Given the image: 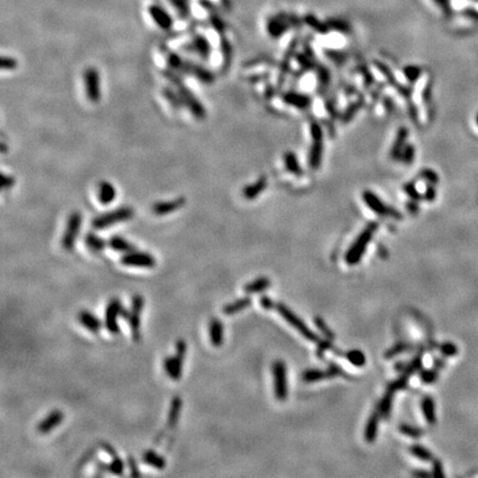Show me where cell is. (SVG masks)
<instances>
[{
  "label": "cell",
  "mask_w": 478,
  "mask_h": 478,
  "mask_svg": "<svg viewBox=\"0 0 478 478\" xmlns=\"http://www.w3.org/2000/svg\"><path fill=\"white\" fill-rule=\"evenodd\" d=\"M164 75L171 81L179 92L184 103V107H187L188 111L192 113V115L196 120H204L206 117L205 106L203 105V103L197 99V96L183 83V80L179 77V74L170 69V71L164 72Z\"/></svg>",
  "instance_id": "1"
},
{
  "label": "cell",
  "mask_w": 478,
  "mask_h": 478,
  "mask_svg": "<svg viewBox=\"0 0 478 478\" xmlns=\"http://www.w3.org/2000/svg\"><path fill=\"white\" fill-rule=\"evenodd\" d=\"M144 298L141 295H134L131 300V307L127 309L124 307L122 318L127 320L134 341L141 340V316L144 309Z\"/></svg>",
  "instance_id": "2"
},
{
  "label": "cell",
  "mask_w": 478,
  "mask_h": 478,
  "mask_svg": "<svg viewBox=\"0 0 478 478\" xmlns=\"http://www.w3.org/2000/svg\"><path fill=\"white\" fill-rule=\"evenodd\" d=\"M134 217V209L130 206H122L115 209H112L107 213L96 216L92 220V227L94 229H104L114 225L126 222Z\"/></svg>",
  "instance_id": "3"
},
{
  "label": "cell",
  "mask_w": 478,
  "mask_h": 478,
  "mask_svg": "<svg viewBox=\"0 0 478 478\" xmlns=\"http://www.w3.org/2000/svg\"><path fill=\"white\" fill-rule=\"evenodd\" d=\"M187 353V344L184 340H178L175 343V355L166 356L163 362V368L166 376L173 381H178L183 374V365Z\"/></svg>",
  "instance_id": "4"
},
{
  "label": "cell",
  "mask_w": 478,
  "mask_h": 478,
  "mask_svg": "<svg viewBox=\"0 0 478 478\" xmlns=\"http://www.w3.org/2000/svg\"><path fill=\"white\" fill-rule=\"evenodd\" d=\"M82 214L78 210L72 211V213L69 215L67 225L66 228H64V232L61 238V247L63 248V251L70 253L74 249L81 227H82Z\"/></svg>",
  "instance_id": "5"
},
{
  "label": "cell",
  "mask_w": 478,
  "mask_h": 478,
  "mask_svg": "<svg viewBox=\"0 0 478 478\" xmlns=\"http://www.w3.org/2000/svg\"><path fill=\"white\" fill-rule=\"evenodd\" d=\"M84 91L85 96L89 102L99 103L102 97V86H101V75L99 70L94 67L86 68L83 74Z\"/></svg>",
  "instance_id": "6"
},
{
  "label": "cell",
  "mask_w": 478,
  "mask_h": 478,
  "mask_svg": "<svg viewBox=\"0 0 478 478\" xmlns=\"http://www.w3.org/2000/svg\"><path fill=\"white\" fill-rule=\"evenodd\" d=\"M276 310L278 311L280 316L284 318L290 325H292V327L295 328L299 333L305 336L307 340L312 341V342L320 341L317 334L312 332V331L307 327V324L303 322L298 316H296V314L293 313L289 308L286 307L285 305H282V303H278V305H276Z\"/></svg>",
  "instance_id": "7"
},
{
  "label": "cell",
  "mask_w": 478,
  "mask_h": 478,
  "mask_svg": "<svg viewBox=\"0 0 478 478\" xmlns=\"http://www.w3.org/2000/svg\"><path fill=\"white\" fill-rule=\"evenodd\" d=\"M377 226L376 225H370L367 229L363 231L358 238L356 239V242L353 244L351 248L349 249V252L345 255V260L349 265H355L358 262H360L363 254H365L367 246L370 239L373 236V232L376 230Z\"/></svg>",
  "instance_id": "8"
},
{
  "label": "cell",
  "mask_w": 478,
  "mask_h": 478,
  "mask_svg": "<svg viewBox=\"0 0 478 478\" xmlns=\"http://www.w3.org/2000/svg\"><path fill=\"white\" fill-rule=\"evenodd\" d=\"M123 309L122 301L118 298H112L108 300L104 312V327L111 334H118L121 331L117 320L122 318Z\"/></svg>",
  "instance_id": "9"
},
{
  "label": "cell",
  "mask_w": 478,
  "mask_h": 478,
  "mask_svg": "<svg viewBox=\"0 0 478 478\" xmlns=\"http://www.w3.org/2000/svg\"><path fill=\"white\" fill-rule=\"evenodd\" d=\"M121 264L126 267L152 269L156 266V260L150 253L133 251L123 255L121 257Z\"/></svg>",
  "instance_id": "10"
},
{
  "label": "cell",
  "mask_w": 478,
  "mask_h": 478,
  "mask_svg": "<svg viewBox=\"0 0 478 478\" xmlns=\"http://www.w3.org/2000/svg\"><path fill=\"white\" fill-rule=\"evenodd\" d=\"M274 388L275 394L279 401H285L288 396V382H287V369L285 362L280 360L274 362L273 365Z\"/></svg>",
  "instance_id": "11"
},
{
  "label": "cell",
  "mask_w": 478,
  "mask_h": 478,
  "mask_svg": "<svg viewBox=\"0 0 478 478\" xmlns=\"http://www.w3.org/2000/svg\"><path fill=\"white\" fill-rule=\"evenodd\" d=\"M101 447L105 453H107L108 455L111 456V461H110V463H107V464H103V463L97 464L100 467V469L103 470V471H108V472H111V474L116 475V476L123 475L124 463H123V460L121 459V457H120V456L117 455L115 448H114L111 444H108L106 442H102Z\"/></svg>",
  "instance_id": "12"
},
{
  "label": "cell",
  "mask_w": 478,
  "mask_h": 478,
  "mask_svg": "<svg viewBox=\"0 0 478 478\" xmlns=\"http://www.w3.org/2000/svg\"><path fill=\"white\" fill-rule=\"evenodd\" d=\"M148 13L154 24L163 30H171L174 20L167 10L157 4H152L148 8Z\"/></svg>",
  "instance_id": "13"
},
{
  "label": "cell",
  "mask_w": 478,
  "mask_h": 478,
  "mask_svg": "<svg viewBox=\"0 0 478 478\" xmlns=\"http://www.w3.org/2000/svg\"><path fill=\"white\" fill-rule=\"evenodd\" d=\"M185 205L186 198L179 196L170 200H161V202L154 203V205L152 206V211L156 216H166L183 208Z\"/></svg>",
  "instance_id": "14"
},
{
  "label": "cell",
  "mask_w": 478,
  "mask_h": 478,
  "mask_svg": "<svg viewBox=\"0 0 478 478\" xmlns=\"http://www.w3.org/2000/svg\"><path fill=\"white\" fill-rule=\"evenodd\" d=\"M64 420V413L60 410H53L48 413L46 417L38 423L37 431L40 434H48L61 424Z\"/></svg>",
  "instance_id": "15"
},
{
  "label": "cell",
  "mask_w": 478,
  "mask_h": 478,
  "mask_svg": "<svg viewBox=\"0 0 478 478\" xmlns=\"http://www.w3.org/2000/svg\"><path fill=\"white\" fill-rule=\"evenodd\" d=\"M78 321L91 333H99L102 329V321L99 317H96L94 313H92L89 310H81L78 313Z\"/></svg>",
  "instance_id": "16"
},
{
  "label": "cell",
  "mask_w": 478,
  "mask_h": 478,
  "mask_svg": "<svg viewBox=\"0 0 478 478\" xmlns=\"http://www.w3.org/2000/svg\"><path fill=\"white\" fill-rule=\"evenodd\" d=\"M224 323L218 318L210 319L208 324V335L211 345L219 347L224 344Z\"/></svg>",
  "instance_id": "17"
},
{
  "label": "cell",
  "mask_w": 478,
  "mask_h": 478,
  "mask_svg": "<svg viewBox=\"0 0 478 478\" xmlns=\"http://www.w3.org/2000/svg\"><path fill=\"white\" fill-rule=\"evenodd\" d=\"M191 47L194 52L203 60H208L211 56V46L209 40L204 35H196L193 37Z\"/></svg>",
  "instance_id": "18"
},
{
  "label": "cell",
  "mask_w": 478,
  "mask_h": 478,
  "mask_svg": "<svg viewBox=\"0 0 478 478\" xmlns=\"http://www.w3.org/2000/svg\"><path fill=\"white\" fill-rule=\"evenodd\" d=\"M116 198V188L108 181H102L97 187V199L103 205H110Z\"/></svg>",
  "instance_id": "19"
},
{
  "label": "cell",
  "mask_w": 478,
  "mask_h": 478,
  "mask_svg": "<svg viewBox=\"0 0 478 478\" xmlns=\"http://www.w3.org/2000/svg\"><path fill=\"white\" fill-rule=\"evenodd\" d=\"M107 246L110 247L113 252L121 254H128L133 251H137V246L133 245L132 243H130L128 239L118 235L111 236L110 239L107 241Z\"/></svg>",
  "instance_id": "20"
},
{
  "label": "cell",
  "mask_w": 478,
  "mask_h": 478,
  "mask_svg": "<svg viewBox=\"0 0 478 478\" xmlns=\"http://www.w3.org/2000/svg\"><path fill=\"white\" fill-rule=\"evenodd\" d=\"M252 298L248 296L239 298L237 300L227 303V305L222 307V313L226 314V316H233V314L242 312L249 306H252Z\"/></svg>",
  "instance_id": "21"
},
{
  "label": "cell",
  "mask_w": 478,
  "mask_h": 478,
  "mask_svg": "<svg viewBox=\"0 0 478 478\" xmlns=\"http://www.w3.org/2000/svg\"><path fill=\"white\" fill-rule=\"evenodd\" d=\"M183 402L179 396H174L170 405V411H168L167 415V426L168 428H175L177 423L179 421V416H181Z\"/></svg>",
  "instance_id": "22"
},
{
  "label": "cell",
  "mask_w": 478,
  "mask_h": 478,
  "mask_svg": "<svg viewBox=\"0 0 478 478\" xmlns=\"http://www.w3.org/2000/svg\"><path fill=\"white\" fill-rule=\"evenodd\" d=\"M84 244L92 253H102L107 246V243L102 237L97 236L94 232H88L84 237Z\"/></svg>",
  "instance_id": "23"
},
{
  "label": "cell",
  "mask_w": 478,
  "mask_h": 478,
  "mask_svg": "<svg viewBox=\"0 0 478 478\" xmlns=\"http://www.w3.org/2000/svg\"><path fill=\"white\" fill-rule=\"evenodd\" d=\"M142 461L144 464L149 465L151 467H154L156 469H164L166 467V460L162 455L155 453L154 450L148 449L145 450L142 455Z\"/></svg>",
  "instance_id": "24"
},
{
  "label": "cell",
  "mask_w": 478,
  "mask_h": 478,
  "mask_svg": "<svg viewBox=\"0 0 478 478\" xmlns=\"http://www.w3.org/2000/svg\"><path fill=\"white\" fill-rule=\"evenodd\" d=\"M192 77L196 78L199 82L205 84H211L215 81V74L209 69L202 66V64L194 63L192 70Z\"/></svg>",
  "instance_id": "25"
},
{
  "label": "cell",
  "mask_w": 478,
  "mask_h": 478,
  "mask_svg": "<svg viewBox=\"0 0 478 478\" xmlns=\"http://www.w3.org/2000/svg\"><path fill=\"white\" fill-rule=\"evenodd\" d=\"M422 412L424 418L428 424H435L436 423V409H435V401H434L431 396H425L422 401Z\"/></svg>",
  "instance_id": "26"
},
{
  "label": "cell",
  "mask_w": 478,
  "mask_h": 478,
  "mask_svg": "<svg viewBox=\"0 0 478 478\" xmlns=\"http://www.w3.org/2000/svg\"><path fill=\"white\" fill-rule=\"evenodd\" d=\"M270 284L271 282L267 277H259V278L248 282V284L244 286V291H245L246 293H249V295H253V293H257V292H263L268 289V288L270 287Z\"/></svg>",
  "instance_id": "27"
},
{
  "label": "cell",
  "mask_w": 478,
  "mask_h": 478,
  "mask_svg": "<svg viewBox=\"0 0 478 478\" xmlns=\"http://www.w3.org/2000/svg\"><path fill=\"white\" fill-rule=\"evenodd\" d=\"M380 414L378 412H374L371 416L369 417L367 426H366V432H365V436L368 442H374V439L377 438L378 435V427H379V421H380Z\"/></svg>",
  "instance_id": "28"
},
{
  "label": "cell",
  "mask_w": 478,
  "mask_h": 478,
  "mask_svg": "<svg viewBox=\"0 0 478 478\" xmlns=\"http://www.w3.org/2000/svg\"><path fill=\"white\" fill-rule=\"evenodd\" d=\"M163 94H164L165 99L172 105L174 110L179 111L182 107H184L183 100L177 89L174 90L173 88H171V86H165L164 90H163Z\"/></svg>",
  "instance_id": "29"
},
{
  "label": "cell",
  "mask_w": 478,
  "mask_h": 478,
  "mask_svg": "<svg viewBox=\"0 0 478 478\" xmlns=\"http://www.w3.org/2000/svg\"><path fill=\"white\" fill-rule=\"evenodd\" d=\"M393 395H394L393 391L388 390V392L384 394V396L381 399V401H380L377 412L379 413L380 416H381V417H387L390 414L391 409H392Z\"/></svg>",
  "instance_id": "30"
},
{
  "label": "cell",
  "mask_w": 478,
  "mask_h": 478,
  "mask_svg": "<svg viewBox=\"0 0 478 478\" xmlns=\"http://www.w3.org/2000/svg\"><path fill=\"white\" fill-rule=\"evenodd\" d=\"M410 452L416 458L421 459L422 461H432L434 459L433 454L430 452V449L422 446V445H413L410 448Z\"/></svg>",
  "instance_id": "31"
},
{
  "label": "cell",
  "mask_w": 478,
  "mask_h": 478,
  "mask_svg": "<svg viewBox=\"0 0 478 478\" xmlns=\"http://www.w3.org/2000/svg\"><path fill=\"white\" fill-rule=\"evenodd\" d=\"M329 378L328 371H321V370H317V369H312V370H307L303 372L302 374V379L303 381L307 383H311V382H317L320 381V380Z\"/></svg>",
  "instance_id": "32"
},
{
  "label": "cell",
  "mask_w": 478,
  "mask_h": 478,
  "mask_svg": "<svg viewBox=\"0 0 478 478\" xmlns=\"http://www.w3.org/2000/svg\"><path fill=\"white\" fill-rule=\"evenodd\" d=\"M345 357L354 367H363L366 365V355L360 350H350L345 353Z\"/></svg>",
  "instance_id": "33"
},
{
  "label": "cell",
  "mask_w": 478,
  "mask_h": 478,
  "mask_svg": "<svg viewBox=\"0 0 478 478\" xmlns=\"http://www.w3.org/2000/svg\"><path fill=\"white\" fill-rule=\"evenodd\" d=\"M400 431L403 435L412 437V438H420L423 435L422 428L417 426H413L410 424H402L400 426Z\"/></svg>",
  "instance_id": "34"
},
{
  "label": "cell",
  "mask_w": 478,
  "mask_h": 478,
  "mask_svg": "<svg viewBox=\"0 0 478 478\" xmlns=\"http://www.w3.org/2000/svg\"><path fill=\"white\" fill-rule=\"evenodd\" d=\"M410 378H411L410 374L403 373L400 378L396 379L395 381H393L392 383H391V384L389 385V390H391V391H393V392H395V391H398V390L404 389V388L406 387V385H407V383H409Z\"/></svg>",
  "instance_id": "35"
},
{
  "label": "cell",
  "mask_w": 478,
  "mask_h": 478,
  "mask_svg": "<svg viewBox=\"0 0 478 478\" xmlns=\"http://www.w3.org/2000/svg\"><path fill=\"white\" fill-rule=\"evenodd\" d=\"M441 352L444 356H448V357L456 356L458 353V347L456 346V344L453 343V342L446 341L441 345Z\"/></svg>",
  "instance_id": "36"
},
{
  "label": "cell",
  "mask_w": 478,
  "mask_h": 478,
  "mask_svg": "<svg viewBox=\"0 0 478 478\" xmlns=\"http://www.w3.org/2000/svg\"><path fill=\"white\" fill-rule=\"evenodd\" d=\"M437 378H438V373L436 369H434V370H424L420 374L421 381L424 384H432L434 382H436Z\"/></svg>",
  "instance_id": "37"
},
{
  "label": "cell",
  "mask_w": 478,
  "mask_h": 478,
  "mask_svg": "<svg viewBox=\"0 0 478 478\" xmlns=\"http://www.w3.org/2000/svg\"><path fill=\"white\" fill-rule=\"evenodd\" d=\"M314 323H316L317 328L319 329L320 332H321L328 340H333L334 339L333 332L329 329V327H327V324H325V322L323 321L322 318L317 317L316 319H314Z\"/></svg>",
  "instance_id": "38"
},
{
  "label": "cell",
  "mask_w": 478,
  "mask_h": 478,
  "mask_svg": "<svg viewBox=\"0 0 478 478\" xmlns=\"http://www.w3.org/2000/svg\"><path fill=\"white\" fill-rule=\"evenodd\" d=\"M422 368V357L421 356H416L413 358V360L409 363V365H407L404 369V373H407V374H410V376H412V374H414L415 372H417L418 370H420V369Z\"/></svg>",
  "instance_id": "39"
},
{
  "label": "cell",
  "mask_w": 478,
  "mask_h": 478,
  "mask_svg": "<svg viewBox=\"0 0 478 478\" xmlns=\"http://www.w3.org/2000/svg\"><path fill=\"white\" fill-rule=\"evenodd\" d=\"M263 181H260L256 184H254V185L252 186H249L247 187L245 191H244V195H245V197L248 198V199H252L254 197H256L257 196V194L262 191V188H263Z\"/></svg>",
  "instance_id": "40"
},
{
  "label": "cell",
  "mask_w": 478,
  "mask_h": 478,
  "mask_svg": "<svg viewBox=\"0 0 478 478\" xmlns=\"http://www.w3.org/2000/svg\"><path fill=\"white\" fill-rule=\"evenodd\" d=\"M18 61L14 57L4 56L2 58V69L8 70V71H13V70L17 69Z\"/></svg>",
  "instance_id": "41"
},
{
  "label": "cell",
  "mask_w": 478,
  "mask_h": 478,
  "mask_svg": "<svg viewBox=\"0 0 478 478\" xmlns=\"http://www.w3.org/2000/svg\"><path fill=\"white\" fill-rule=\"evenodd\" d=\"M407 344L406 343H403V342H401V343H398V344H395L394 346L391 347L390 350L387 351V353H385V357L387 358H391V357H394L396 356L398 354H400V353L402 352H404L405 350H407Z\"/></svg>",
  "instance_id": "42"
},
{
  "label": "cell",
  "mask_w": 478,
  "mask_h": 478,
  "mask_svg": "<svg viewBox=\"0 0 478 478\" xmlns=\"http://www.w3.org/2000/svg\"><path fill=\"white\" fill-rule=\"evenodd\" d=\"M171 4L175 7L182 16H187L189 13V7L187 5V0H170Z\"/></svg>",
  "instance_id": "43"
},
{
  "label": "cell",
  "mask_w": 478,
  "mask_h": 478,
  "mask_svg": "<svg viewBox=\"0 0 478 478\" xmlns=\"http://www.w3.org/2000/svg\"><path fill=\"white\" fill-rule=\"evenodd\" d=\"M16 183V179L13 175H8V174H3L2 177V189L3 191H8V189L13 188Z\"/></svg>",
  "instance_id": "44"
},
{
  "label": "cell",
  "mask_w": 478,
  "mask_h": 478,
  "mask_svg": "<svg viewBox=\"0 0 478 478\" xmlns=\"http://www.w3.org/2000/svg\"><path fill=\"white\" fill-rule=\"evenodd\" d=\"M432 476H434L435 478H442L445 476L444 470H443V464L441 463V460L435 459L433 461Z\"/></svg>",
  "instance_id": "45"
},
{
  "label": "cell",
  "mask_w": 478,
  "mask_h": 478,
  "mask_svg": "<svg viewBox=\"0 0 478 478\" xmlns=\"http://www.w3.org/2000/svg\"><path fill=\"white\" fill-rule=\"evenodd\" d=\"M128 465L130 468V475L133 477H139L141 476V472L139 471L137 461H135V458L132 457V456H129L128 457Z\"/></svg>",
  "instance_id": "46"
},
{
  "label": "cell",
  "mask_w": 478,
  "mask_h": 478,
  "mask_svg": "<svg viewBox=\"0 0 478 478\" xmlns=\"http://www.w3.org/2000/svg\"><path fill=\"white\" fill-rule=\"evenodd\" d=\"M260 305H262V307L266 309V310H271V309L276 308L275 302L271 300L268 296H263L260 298Z\"/></svg>",
  "instance_id": "47"
},
{
  "label": "cell",
  "mask_w": 478,
  "mask_h": 478,
  "mask_svg": "<svg viewBox=\"0 0 478 478\" xmlns=\"http://www.w3.org/2000/svg\"><path fill=\"white\" fill-rule=\"evenodd\" d=\"M412 475L415 476V477H418V478H428V477L432 476V472H428L424 469H416V470L412 472Z\"/></svg>",
  "instance_id": "48"
},
{
  "label": "cell",
  "mask_w": 478,
  "mask_h": 478,
  "mask_svg": "<svg viewBox=\"0 0 478 478\" xmlns=\"http://www.w3.org/2000/svg\"><path fill=\"white\" fill-rule=\"evenodd\" d=\"M434 2H435L439 7L442 8V10H444L445 13H448L449 12V0H434Z\"/></svg>",
  "instance_id": "49"
},
{
  "label": "cell",
  "mask_w": 478,
  "mask_h": 478,
  "mask_svg": "<svg viewBox=\"0 0 478 478\" xmlns=\"http://www.w3.org/2000/svg\"><path fill=\"white\" fill-rule=\"evenodd\" d=\"M434 366H435L436 370H438V369H442V368H444V361L439 360V358H436L435 363H434Z\"/></svg>",
  "instance_id": "50"
}]
</instances>
